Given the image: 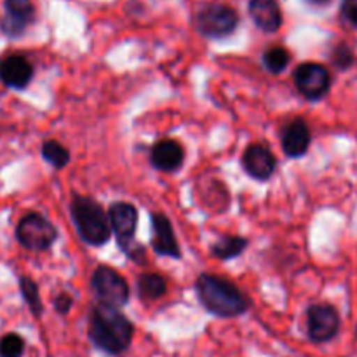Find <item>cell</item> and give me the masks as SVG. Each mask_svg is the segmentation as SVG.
Instances as JSON below:
<instances>
[{"instance_id": "10", "label": "cell", "mask_w": 357, "mask_h": 357, "mask_svg": "<svg viewBox=\"0 0 357 357\" xmlns=\"http://www.w3.org/2000/svg\"><path fill=\"white\" fill-rule=\"evenodd\" d=\"M35 21V7L31 0H3V16L0 17V31L9 38H17Z\"/></svg>"}, {"instance_id": "14", "label": "cell", "mask_w": 357, "mask_h": 357, "mask_svg": "<svg viewBox=\"0 0 357 357\" xmlns=\"http://www.w3.org/2000/svg\"><path fill=\"white\" fill-rule=\"evenodd\" d=\"M282 150L291 159H298L309 152L310 146V129L303 119H293L286 124L281 135Z\"/></svg>"}, {"instance_id": "24", "label": "cell", "mask_w": 357, "mask_h": 357, "mask_svg": "<svg viewBox=\"0 0 357 357\" xmlns=\"http://www.w3.org/2000/svg\"><path fill=\"white\" fill-rule=\"evenodd\" d=\"M342 16L357 28V0H344L342 2Z\"/></svg>"}, {"instance_id": "4", "label": "cell", "mask_w": 357, "mask_h": 357, "mask_svg": "<svg viewBox=\"0 0 357 357\" xmlns=\"http://www.w3.org/2000/svg\"><path fill=\"white\" fill-rule=\"evenodd\" d=\"M108 218H110L112 232L122 253L136 261H138V255L143 258V248L135 244L136 223H138V211L135 206L129 202H115L108 209Z\"/></svg>"}, {"instance_id": "23", "label": "cell", "mask_w": 357, "mask_h": 357, "mask_svg": "<svg viewBox=\"0 0 357 357\" xmlns=\"http://www.w3.org/2000/svg\"><path fill=\"white\" fill-rule=\"evenodd\" d=\"M331 61H333V65L337 66L338 70H347L349 66L354 63V54H352V51L347 45L340 44L333 49V52H331Z\"/></svg>"}, {"instance_id": "8", "label": "cell", "mask_w": 357, "mask_h": 357, "mask_svg": "<svg viewBox=\"0 0 357 357\" xmlns=\"http://www.w3.org/2000/svg\"><path fill=\"white\" fill-rule=\"evenodd\" d=\"M295 86L298 93L307 100H321L328 94L331 87V73L330 70L319 63H302L296 66L295 73Z\"/></svg>"}, {"instance_id": "9", "label": "cell", "mask_w": 357, "mask_h": 357, "mask_svg": "<svg viewBox=\"0 0 357 357\" xmlns=\"http://www.w3.org/2000/svg\"><path fill=\"white\" fill-rule=\"evenodd\" d=\"M340 316L330 303H316L307 310V335L316 344H324L337 337Z\"/></svg>"}, {"instance_id": "13", "label": "cell", "mask_w": 357, "mask_h": 357, "mask_svg": "<svg viewBox=\"0 0 357 357\" xmlns=\"http://www.w3.org/2000/svg\"><path fill=\"white\" fill-rule=\"evenodd\" d=\"M243 166L251 178L265 181L275 173L278 160H275V155L267 145H264V143H253L244 152Z\"/></svg>"}, {"instance_id": "25", "label": "cell", "mask_w": 357, "mask_h": 357, "mask_svg": "<svg viewBox=\"0 0 357 357\" xmlns=\"http://www.w3.org/2000/svg\"><path fill=\"white\" fill-rule=\"evenodd\" d=\"M72 303L73 300L68 293H59L54 298V309L58 310L59 314H68V310L72 309Z\"/></svg>"}, {"instance_id": "11", "label": "cell", "mask_w": 357, "mask_h": 357, "mask_svg": "<svg viewBox=\"0 0 357 357\" xmlns=\"http://www.w3.org/2000/svg\"><path fill=\"white\" fill-rule=\"evenodd\" d=\"M33 77V65L20 52H10L0 58V82L10 89H24Z\"/></svg>"}, {"instance_id": "2", "label": "cell", "mask_w": 357, "mask_h": 357, "mask_svg": "<svg viewBox=\"0 0 357 357\" xmlns=\"http://www.w3.org/2000/svg\"><path fill=\"white\" fill-rule=\"evenodd\" d=\"M199 302L209 314L223 319H232L248 312L250 300L248 296L229 281L216 274H201L195 282Z\"/></svg>"}, {"instance_id": "1", "label": "cell", "mask_w": 357, "mask_h": 357, "mask_svg": "<svg viewBox=\"0 0 357 357\" xmlns=\"http://www.w3.org/2000/svg\"><path fill=\"white\" fill-rule=\"evenodd\" d=\"M135 326L119 309L98 303L89 316V340L108 356H122L131 347Z\"/></svg>"}, {"instance_id": "6", "label": "cell", "mask_w": 357, "mask_h": 357, "mask_svg": "<svg viewBox=\"0 0 357 357\" xmlns=\"http://www.w3.org/2000/svg\"><path fill=\"white\" fill-rule=\"evenodd\" d=\"M239 24V14L225 3H209L195 16V28L208 38L229 37Z\"/></svg>"}, {"instance_id": "15", "label": "cell", "mask_w": 357, "mask_h": 357, "mask_svg": "<svg viewBox=\"0 0 357 357\" xmlns=\"http://www.w3.org/2000/svg\"><path fill=\"white\" fill-rule=\"evenodd\" d=\"M185 152L183 146L176 142V139H160L153 145L152 152H150V162L155 169L164 171V173H173V171L180 169L183 164Z\"/></svg>"}, {"instance_id": "19", "label": "cell", "mask_w": 357, "mask_h": 357, "mask_svg": "<svg viewBox=\"0 0 357 357\" xmlns=\"http://www.w3.org/2000/svg\"><path fill=\"white\" fill-rule=\"evenodd\" d=\"M40 153L42 157H44L45 162L51 164L54 169H63V167L70 162L68 149H65V146H63L59 142H56V139H49V142H45L44 145H42Z\"/></svg>"}, {"instance_id": "16", "label": "cell", "mask_w": 357, "mask_h": 357, "mask_svg": "<svg viewBox=\"0 0 357 357\" xmlns=\"http://www.w3.org/2000/svg\"><path fill=\"white\" fill-rule=\"evenodd\" d=\"M250 16L265 33H275L282 24V13L278 0H250Z\"/></svg>"}, {"instance_id": "21", "label": "cell", "mask_w": 357, "mask_h": 357, "mask_svg": "<svg viewBox=\"0 0 357 357\" xmlns=\"http://www.w3.org/2000/svg\"><path fill=\"white\" fill-rule=\"evenodd\" d=\"M20 289H21V295H23L24 302L26 305L30 307L31 314L33 316H40L42 314V300H40V293H38V286L37 282L31 281L30 278H21L20 279Z\"/></svg>"}, {"instance_id": "12", "label": "cell", "mask_w": 357, "mask_h": 357, "mask_svg": "<svg viewBox=\"0 0 357 357\" xmlns=\"http://www.w3.org/2000/svg\"><path fill=\"white\" fill-rule=\"evenodd\" d=\"M150 222H152V241H150L152 250L160 257L176 258V260L181 258L180 244L174 237V230L169 218L162 213H152Z\"/></svg>"}, {"instance_id": "26", "label": "cell", "mask_w": 357, "mask_h": 357, "mask_svg": "<svg viewBox=\"0 0 357 357\" xmlns=\"http://www.w3.org/2000/svg\"><path fill=\"white\" fill-rule=\"evenodd\" d=\"M331 2H333V0H307V3H310V6H316V7H326V6H330Z\"/></svg>"}, {"instance_id": "17", "label": "cell", "mask_w": 357, "mask_h": 357, "mask_svg": "<svg viewBox=\"0 0 357 357\" xmlns=\"http://www.w3.org/2000/svg\"><path fill=\"white\" fill-rule=\"evenodd\" d=\"M136 286H138V295L149 302L160 298L167 291L166 279L159 274H142L136 281Z\"/></svg>"}, {"instance_id": "7", "label": "cell", "mask_w": 357, "mask_h": 357, "mask_svg": "<svg viewBox=\"0 0 357 357\" xmlns=\"http://www.w3.org/2000/svg\"><path fill=\"white\" fill-rule=\"evenodd\" d=\"M91 288L98 296V303L121 309L129 300V286L119 272L110 267H98L91 278Z\"/></svg>"}, {"instance_id": "22", "label": "cell", "mask_w": 357, "mask_h": 357, "mask_svg": "<svg viewBox=\"0 0 357 357\" xmlns=\"http://www.w3.org/2000/svg\"><path fill=\"white\" fill-rule=\"evenodd\" d=\"M24 352V340L16 333H7L0 338V357H21Z\"/></svg>"}, {"instance_id": "20", "label": "cell", "mask_w": 357, "mask_h": 357, "mask_svg": "<svg viewBox=\"0 0 357 357\" xmlns=\"http://www.w3.org/2000/svg\"><path fill=\"white\" fill-rule=\"evenodd\" d=\"M261 61H264V66L271 73H281L288 68L289 61H291V56H289L288 49L281 47V45H274V47L265 51Z\"/></svg>"}, {"instance_id": "5", "label": "cell", "mask_w": 357, "mask_h": 357, "mask_svg": "<svg viewBox=\"0 0 357 357\" xmlns=\"http://www.w3.org/2000/svg\"><path fill=\"white\" fill-rule=\"evenodd\" d=\"M16 239L24 250L42 253L47 251L58 239V230L40 213H28L17 222Z\"/></svg>"}, {"instance_id": "3", "label": "cell", "mask_w": 357, "mask_h": 357, "mask_svg": "<svg viewBox=\"0 0 357 357\" xmlns=\"http://www.w3.org/2000/svg\"><path fill=\"white\" fill-rule=\"evenodd\" d=\"M70 215L80 239L89 246H103L110 241L112 227L108 213L94 199L73 195Z\"/></svg>"}, {"instance_id": "27", "label": "cell", "mask_w": 357, "mask_h": 357, "mask_svg": "<svg viewBox=\"0 0 357 357\" xmlns=\"http://www.w3.org/2000/svg\"><path fill=\"white\" fill-rule=\"evenodd\" d=\"M356 337H357V328H356Z\"/></svg>"}, {"instance_id": "18", "label": "cell", "mask_w": 357, "mask_h": 357, "mask_svg": "<svg viewBox=\"0 0 357 357\" xmlns=\"http://www.w3.org/2000/svg\"><path fill=\"white\" fill-rule=\"evenodd\" d=\"M248 246V239L239 236H223L215 246L211 248L213 257L220 258V260H232V258L239 257Z\"/></svg>"}]
</instances>
